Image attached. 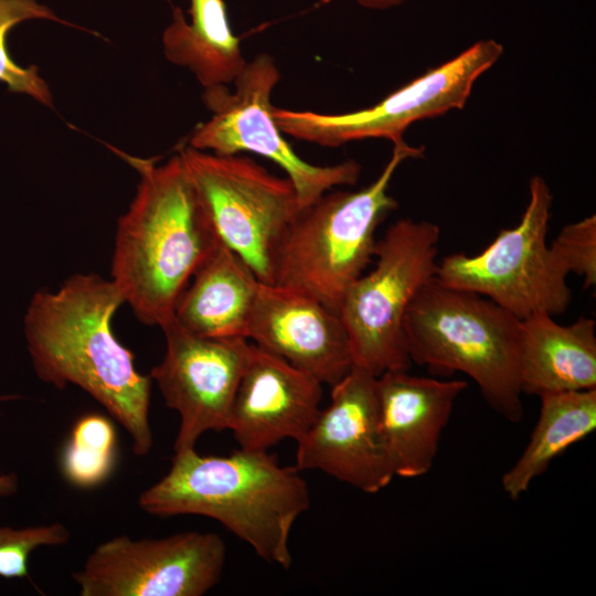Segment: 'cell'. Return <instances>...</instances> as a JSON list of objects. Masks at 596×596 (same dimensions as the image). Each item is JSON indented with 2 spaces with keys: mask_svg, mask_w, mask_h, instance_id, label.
I'll list each match as a JSON object with an SVG mask.
<instances>
[{
  "mask_svg": "<svg viewBox=\"0 0 596 596\" xmlns=\"http://www.w3.org/2000/svg\"><path fill=\"white\" fill-rule=\"evenodd\" d=\"M124 304L111 279L74 274L57 290L33 295L24 333L38 377L57 389L85 391L127 430L132 451L146 456L153 443L152 380L136 370L132 352L113 332V317Z\"/></svg>",
  "mask_w": 596,
  "mask_h": 596,
  "instance_id": "obj_1",
  "label": "cell"
},
{
  "mask_svg": "<svg viewBox=\"0 0 596 596\" xmlns=\"http://www.w3.org/2000/svg\"><path fill=\"white\" fill-rule=\"evenodd\" d=\"M139 173L136 194L118 219L110 279L147 326L173 316L200 264L221 242L179 153L163 164L128 157Z\"/></svg>",
  "mask_w": 596,
  "mask_h": 596,
  "instance_id": "obj_2",
  "label": "cell"
},
{
  "mask_svg": "<svg viewBox=\"0 0 596 596\" xmlns=\"http://www.w3.org/2000/svg\"><path fill=\"white\" fill-rule=\"evenodd\" d=\"M159 517L198 514L214 519L268 563L289 568L296 520L308 510V483L296 467L281 466L268 450L240 448L228 456L175 451L169 471L138 498Z\"/></svg>",
  "mask_w": 596,
  "mask_h": 596,
  "instance_id": "obj_3",
  "label": "cell"
},
{
  "mask_svg": "<svg viewBox=\"0 0 596 596\" xmlns=\"http://www.w3.org/2000/svg\"><path fill=\"white\" fill-rule=\"evenodd\" d=\"M424 150L404 140L394 142L390 160L370 185L354 192H326L301 207L274 249L270 284L339 313L348 289L374 258L377 226L398 206L389 193L395 171Z\"/></svg>",
  "mask_w": 596,
  "mask_h": 596,
  "instance_id": "obj_4",
  "label": "cell"
},
{
  "mask_svg": "<svg viewBox=\"0 0 596 596\" xmlns=\"http://www.w3.org/2000/svg\"><path fill=\"white\" fill-rule=\"evenodd\" d=\"M520 320L490 299L439 283L421 288L404 331L412 362L437 374L472 379L489 406L511 423L523 417Z\"/></svg>",
  "mask_w": 596,
  "mask_h": 596,
  "instance_id": "obj_5",
  "label": "cell"
},
{
  "mask_svg": "<svg viewBox=\"0 0 596 596\" xmlns=\"http://www.w3.org/2000/svg\"><path fill=\"white\" fill-rule=\"evenodd\" d=\"M439 238L438 225L402 219L376 242L373 268L351 285L339 311L353 365L375 376L408 371L404 320L421 288L436 277Z\"/></svg>",
  "mask_w": 596,
  "mask_h": 596,
  "instance_id": "obj_6",
  "label": "cell"
},
{
  "mask_svg": "<svg viewBox=\"0 0 596 596\" xmlns=\"http://www.w3.org/2000/svg\"><path fill=\"white\" fill-rule=\"evenodd\" d=\"M552 199L546 182L534 175L518 225L501 230L477 255L445 256L437 265L436 279L483 296L519 320L564 312L572 299L568 274L546 243Z\"/></svg>",
  "mask_w": 596,
  "mask_h": 596,
  "instance_id": "obj_7",
  "label": "cell"
},
{
  "mask_svg": "<svg viewBox=\"0 0 596 596\" xmlns=\"http://www.w3.org/2000/svg\"><path fill=\"white\" fill-rule=\"evenodd\" d=\"M279 79L275 60L259 54L246 62L233 91L227 85L204 89L202 98L211 117L195 127L188 146L224 156L251 152L272 160L286 172L304 207L336 187L355 184L361 164L348 160L316 166L292 150L272 114V94Z\"/></svg>",
  "mask_w": 596,
  "mask_h": 596,
  "instance_id": "obj_8",
  "label": "cell"
},
{
  "mask_svg": "<svg viewBox=\"0 0 596 596\" xmlns=\"http://www.w3.org/2000/svg\"><path fill=\"white\" fill-rule=\"evenodd\" d=\"M179 156L221 242L270 284L274 249L302 207L291 181L241 155L184 146Z\"/></svg>",
  "mask_w": 596,
  "mask_h": 596,
  "instance_id": "obj_9",
  "label": "cell"
},
{
  "mask_svg": "<svg viewBox=\"0 0 596 596\" xmlns=\"http://www.w3.org/2000/svg\"><path fill=\"white\" fill-rule=\"evenodd\" d=\"M503 54L501 43L480 40L454 58L392 92L369 108L323 114L273 107L283 134L321 147L336 148L364 139L403 140L414 123L466 105L475 82Z\"/></svg>",
  "mask_w": 596,
  "mask_h": 596,
  "instance_id": "obj_10",
  "label": "cell"
},
{
  "mask_svg": "<svg viewBox=\"0 0 596 596\" xmlns=\"http://www.w3.org/2000/svg\"><path fill=\"white\" fill-rule=\"evenodd\" d=\"M226 546L212 532L109 539L73 574L81 596H202L221 579Z\"/></svg>",
  "mask_w": 596,
  "mask_h": 596,
  "instance_id": "obj_11",
  "label": "cell"
},
{
  "mask_svg": "<svg viewBox=\"0 0 596 596\" xmlns=\"http://www.w3.org/2000/svg\"><path fill=\"white\" fill-rule=\"evenodd\" d=\"M162 361L150 372L169 408L180 416L173 450L195 447L206 432L228 429L235 393L252 343L243 338H206L183 328L172 316L160 326Z\"/></svg>",
  "mask_w": 596,
  "mask_h": 596,
  "instance_id": "obj_12",
  "label": "cell"
},
{
  "mask_svg": "<svg viewBox=\"0 0 596 596\" xmlns=\"http://www.w3.org/2000/svg\"><path fill=\"white\" fill-rule=\"evenodd\" d=\"M330 395L329 405L297 440L295 467L377 493L396 477L381 426L377 376L353 365Z\"/></svg>",
  "mask_w": 596,
  "mask_h": 596,
  "instance_id": "obj_13",
  "label": "cell"
},
{
  "mask_svg": "<svg viewBox=\"0 0 596 596\" xmlns=\"http://www.w3.org/2000/svg\"><path fill=\"white\" fill-rule=\"evenodd\" d=\"M247 340L332 386L353 366L339 313L295 290L260 283Z\"/></svg>",
  "mask_w": 596,
  "mask_h": 596,
  "instance_id": "obj_14",
  "label": "cell"
},
{
  "mask_svg": "<svg viewBox=\"0 0 596 596\" xmlns=\"http://www.w3.org/2000/svg\"><path fill=\"white\" fill-rule=\"evenodd\" d=\"M322 383L283 358L251 345L230 417L240 448L268 450L299 440L320 412Z\"/></svg>",
  "mask_w": 596,
  "mask_h": 596,
  "instance_id": "obj_15",
  "label": "cell"
},
{
  "mask_svg": "<svg viewBox=\"0 0 596 596\" xmlns=\"http://www.w3.org/2000/svg\"><path fill=\"white\" fill-rule=\"evenodd\" d=\"M466 387L461 380L416 376L407 370L377 376L381 426L395 476L418 478L432 469L441 433Z\"/></svg>",
  "mask_w": 596,
  "mask_h": 596,
  "instance_id": "obj_16",
  "label": "cell"
},
{
  "mask_svg": "<svg viewBox=\"0 0 596 596\" xmlns=\"http://www.w3.org/2000/svg\"><path fill=\"white\" fill-rule=\"evenodd\" d=\"M260 283L248 264L220 242L179 296L173 317L201 337L247 339Z\"/></svg>",
  "mask_w": 596,
  "mask_h": 596,
  "instance_id": "obj_17",
  "label": "cell"
},
{
  "mask_svg": "<svg viewBox=\"0 0 596 596\" xmlns=\"http://www.w3.org/2000/svg\"><path fill=\"white\" fill-rule=\"evenodd\" d=\"M519 375L522 393L538 396L596 389L594 319L563 326L541 313L520 320Z\"/></svg>",
  "mask_w": 596,
  "mask_h": 596,
  "instance_id": "obj_18",
  "label": "cell"
},
{
  "mask_svg": "<svg viewBox=\"0 0 596 596\" xmlns=\"http://www.w3.org/2000/svg\"><path fill=\"white\" fill-rule=\"evenodd\" d=\"M190 21L174 8L162 33L166 58L190 70L206 89L233 84L246 61L233 33L224 0H190Z\"/></svg>",
  "mask_w": 596,
  "mask_h": 596,
  "instance_id": "obj_19",
  "label": "cell"
},
{
  "mask_svg": "<svg viewBox=\"0 0 596 596\" xmlns=\"http://www.w3.org/2000/svg\"><path fill=\"white\" fill-rule=\"evenodd\" d=\"M531 437L515 462L502 475L501 486L518 500L551 462L596 428V389L547 393Z\"/></svg>",
  "mask_w": 596,
  "mask_h": 596,
  "instance_id": "obj_20",
  "label": "cell"
},
{
  "mask_svg": "<svg viewBox=\"0 0 596 596\" xmlns=\"http://www.w3.org/2000/svg\"><path fill=\"white\" fill-rule=\"evenodd\" d=\"M116 430L102 415L89 414L74 425L62 454V472L78 488H93L111 473L116 460Z\"/></svg>",
  "mask_w": 596,
  "mask_h": 596,
  "instance_id": "obj_21",
  "label": "cell"
},
{
  "mask_svg": "<svg viewBox=\"0 0 596 596\" xmlns=\"http://www.w3.org/2000/svg\"><path fill=\"white\" fill-rule=\"evenodd\" d=\"M38 19L83 30L82 26L60 18L38 0H0V82L4 83L11 93L28 95L46 107H53L52 92L40 75L38 66L18 65L10 56L7 46V35L10 30L21 22Z\"/></svg>",
  "mask_w": 596,
  "mask_h": 596,
  "instance_id": "obj_22",
  "label": "cell"
},
{
  "mask_svg": "<svg viewBox=\"0 0 596 596\" xmlns=\"http://www.w3.org/2000/svg\"><path fill=\"white\" fill-rule=\"evenodd\" d=\"M70 540V531L61 522L13 529L0 528V576H29L28 560L41 546H60Z\"/></svg>",
  "mask_w": 596,
  "mask_h": 596,
  "instance_id": "obj_23",
  "label": "cell"
},
{
  "mask_svg": "<svg viewBox=\"0 0 596 596\" xmlns=\"http://www.w3.org/2000/svg\"><path fill=\"white\" fill-rule=\"evenodd\" d=\"M550 247L563 268L584 279V287L596 284V216L564 226Z\"/></svg>",
  "mask_w": 596,
  "mask_h": 596,
  "instance_id": "obj_24",
  "label": "cell"
},
{
  "mask_svg": "<svg viewBox=\"0 0 596 596\" xmlns=\"http://www.w3.org/2000/svg\"><path fill=\"white\" fill-rule=\"evenodd\" d=\"M18 490V477L14 473L0 475V500L14 494Z\"/></svg>",
  "mask_w": 596,
  "mask_h": 596,
  "instance_id": "obj_25",
  "label": "cell"
},
{
  "mask_svg": "<svg viewBox=\"0 0 596 596\" xmlns=\"http://www.w3.org/2000/svg\"><path fill=\"white\" fill-rule=\"evenodd\" d=\"M360 7L370 10H386L397 7L408 0H354Z\"/></svg>",
  "mask_w": 596,
  "mask_h": 596,
  "instance_id": "obj_26",
  "label": "cell"
}]
</instances>
